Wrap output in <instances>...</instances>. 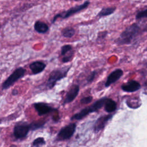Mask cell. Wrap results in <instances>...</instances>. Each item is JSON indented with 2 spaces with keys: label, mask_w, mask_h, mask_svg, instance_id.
I'll return each mask as SVG.
<instances>
[{
  "label": "cell",
  "mask_w": 147,
  "mask_h": 147,
  "mask_svg": "<svg viewBox=\"0 0 147 147\" xmlns=\"http://www.w3.org/2000/svg\"><path fill=\"white\" fill-rule=\"evenodd\" d=\"M72 51V47L70 44H65L63 45L60 48V55L62 56H64L70 52Z\"/></svg>",
  "instance_id": "obj_19"
},
{
  "label": "cell",
  "mask_w": 147,
  "mask_h": 147,
  "mask_svg": "<svg viewBox=\"0 0 147 147\" xmlns=\"http://www.w3.org/2000/svg\"><path fill=\"white\" fill-rule=\"evenodd\" d=\"M61 35L65 38H71L75 34V30L72 27H65L61 30Z\"/></svg>",
  "instance_id": "obj_18"
},
{
  "label": "cell",
  "mask_w": 147,
  "mask_h": 147,
  "mask_svg": "<svg viewBox=\"0 0 147 147\" xmlns=\"http://www.w3.org/2000/svg\"><path fill=\"white\" fill-rule=\"evenodd\" d=\"M123 75V71L122 69L120 68H117L114 70L107 76L106 81L105 83V87H109L111 84L115 83L116 82L121 79Z\"/></svg>",
  "instance_id": "obj_10"
},
{
  "label": "cell",
  "mask_w": 147,
  "mask_h": 147,
  "mask_svg": "<svg viewBox=\"0 0 147 147\" xmlns=\"http://www.w3.org/2000/svg\"><path fill=\"white\" fill-rule=\"evenodd\" d=\"M44 124H45V122H43V121H41L32 122V123L29 124L30 130H35L36 129H38L41 127Z\"/></svg>",
  "instance_id": "obj_20"
},
{
  "label": "cell",
  "mask_w": 147,
  "mask_h": 147,
  "mask_svg": "<svg viewBox=\"0 0 147 147\" xmlns=\"http://www.w3.org/2000/svg\"><path fill=\"white\" fill-rule=\"evenodd\" d=\"M34 29L38 33L45 34L49 30V26L45 22L38 20L34 24Z\"/></svg>",
  "instance_id": "obj_14"
},
{
  "label": "cell",
  "mask_w": 147,
  "mask_h": 147,
  "mask_svg": "<svg viewBox=\"0 0 147 147\" xmlns=\"http://www.w3.org/2000/svg\"><path fill=\"white\" fill-rule=\"evenodd\" d=\"M46 67V64L41 61H34L29 64V68L33 75L42 72Z\"/></svg>",
  "instance_id": "obj_13"
},
{
  "label": "cell",
  "mask_w": 147,
  "mask_h": 147,
  "mask_svg": "<svg viewBox=\"0 0 147 147\" xmlns=\"http://www.w3.org/2000/svg\"><path fill=\"white\" fill-rule=\"evenodd\" d=\"M29 130V124L25 122H20L17 123L14 126L13 129V134L16 138L20 139L26 137Z\"/></svg>",
  "instance_id": "obj_6"
},
{
  "label": "cell",
  "mask_w": 147,
  "mask_h": 147,
  "mask_svg": "<svg viewBox=\"0 0 147 147\" xmlns=\"http://www.w3.org/2000/svg\"><path fill=\"white\" fill-rule=\"evenodd\" d=\"M76 127V125L75 123H71L66 125L60 130L57 137L62 140L70 138L75 133Z\"/></svg>",
  "instance_id": "obj_7"
},
{
  "label": "cell",
  "mask_w": 147,
  "mask_h": 147,
  "mask_svg": "<svg viewBox=\"0 0 147 147\" xmlns=\"http://www.w3.org/2000/svg\"><path fill=\"white\" fill-rule=\"evenodd\" d=\"M93 99V97L92 96H86L81 98L80 102L83 105H87L90 103Z\"/></svg>",
  "instance_id": "obj_23"
},
{
  "label": "cell",
  "mask_w": 147,
  "mask_h": 147,
  "mask_svg": "<svg viewBox=\"0 0 147 147\" xmlns=\"http://www.w3.org/2000/svg\"><path fill=\"white\" fill-rule=\"evenodd\" d=\"M113 116V114H108L100 116L99 118H98L94 125V131L95 132H98L99 131L103 129L108 121L112 118Z\"/></svg>",
  "instance_id": "obj_12"
},
{
  "label": "cell",
  "mask_w": 147,
  "mask_h": 147,
  "mask_svg": "<svg viewBox=\"0 0 147 147\" xmlns=\"http://www.w3.org/2000/svg\"><path fill=\"white\" fill-rule=\"evenodd\" d=\"M80 90L79 86L77 84H74L71 86L69 90L67 91L65 98L63 102V105L71 103L77 97Z\"/></svg>",
  "instance_id": "obj_8"
},
{
  "label": "cell",
  "mask_w": 147,
  "mask_h": 147,
  "mask_svg": "<svg viewBox=\"0 0 147 147\" xmlns=\"http://www.w3.org/2000/svg\"><path fill=\"white\" fill-rule=\"evenodd\" d=\"M90 3V1H86L82 4L75 5L74 6L70 7L69 9H68L67 10H65L61 13L56 14L53 18L52 22V24L55 23V22L56 21V20L58 18H61L62 19H65V18H67L82 11L83 10H84L89 6Z\"/></svg>",
  "instance_id": "obj_4"
},
{
  "label": "cell",
  "mask_w": 147,
  "mask_h": 147,
  "mask_svg": "<svg viewBox=\"0 0 147 147\" xmlns=\"http://www.w3.org/2000/svg\"><path fill=\"white\" fill-rule=\"evenodd\" d=\"M103 107L105 111H106L107 113H111L117 110V105L115 100H114L111 98H107Z\"/></svg>",
  "instance_id": "obj_16"
},
{
  "label": "cell",
  "mask_w": 147,
  "mask_h": 147,
  "mask_svg": "<svg viewBox=\"0 0 147 147\" xmlns=\"http://www.w3.org/2000/svg\"><path fill=\"white\" fill-rule=\"evenodd\" d=\"M73 55H74V52H73V51H72L71 52H70L69 53H68V54L65 55L64 56H63L61 61L64 63H67L70 61L73 57Z\"/></svg>",
  "instance_id": "obj_22"
},
{
  "label": "cell",
  "mask_w": 147,
  "mask_h": 147,
  "mask_svg": "<svg viewBox=\"0 0 147 147\" xmlns=\"http://www.w3.org/2000/svg\"><path fill=\"white\" fill-rule=\"evenodd\" d=\"M125 102L127 106L132 109H138L142 105L141 99L139 97H131L127 98Z\"/></svg>",
  "instance_id": "obj_15"
},
{
  "label": "cell",
  "mask_w": 147,
  "mask_h": 147,
  "mask_svg": "<svg viewBox=\"0 0 147 147\" xmlns=\"http://www.w3.org/2000/svg\"><path fill=\"white\" fill-rule=\"evenodd\" d=\"M11 94H12V95H14V96H16L17 95H18V90H16V89H13V90H12Z\"/></svg>",
  "instance_id": "obj_26"
},
{
  "label": "cell",
  "mask_w": 147,
  "mask_h": 147,
  "mask_svg": "<svg viewBox=\"0 0 147 147\" xmlns=\"http://www.w3.org/2000/svg\"><path fill=\"white\" fill-rule=\"evenodd\" d=\"M115 10H116V7L114 6L103 7L98 13L97 16L99 17H103L110 16L115 11Z\"/></svg>",
  "instance_id": "obj_17"
},
{
  "label": "cell",
  "mask_w": 147,
  "mask_h": 147,
  "mask_svg": "<svg viewBox=\"0 0 147 147\" xmlns=\"http://www.w3.org/2000/svg\"><path fill=\"white\" fill-rule=\"evenodd\" d=\"M45 143L44 139L42 137H38L34 140L33 142V145L34 146H38L39 145H42Z\"/></svg>",
  "instance_id": "obj_25"
},
{
  "label": "cell",
  "mask_w": 147,
  "mask_h": 147,
  "mask_svg": "<svg viewBox=\"0 0 147 147\" xmlns=\"http://www.w3.org/2000/svg\"><path fill=\"white\" fill-rule=\"evenodd\" d=\"M121 89L126 92H134L139 90L141 88L140 83L135 80H130L121 85Z\"/></svg>",
  "instance_id": "obj_11"
},
{
  "label": "cell",
  "mask_w": 147,
  "mask_h": 147,
  "mask_svg": "<svg viewBox=\"0 0 147 147\" xmlns=\"http://www.w3.org/2000/svg\"><path fill=\"white\" fill-rule=\"evenodd\" d=\"M9 147H17V146H16V145H13H13H11Z\"/></svg>",
  "instance_id": "obj_27"
},
{
  "label": "cell",
  "mask_w": 147,
  "mask_h": 147,
  "mask_svg": "<svg viewBox=\"0 0 147 147\" xmlns=\"http://www.w3.org/2000/svg\"><path fill=\"white\" fill-rule=\"evenodd\" d=\"M71 67V65H67L52 70L49 75L48 79L46 83L47 88L49 90L52 89L57 82L65 78L67 76L68 72Z\"/></svg>",
  "instance_id": "obj_2"
},
{
  "label": "cell",
  "mask_w": 147,
  "mask_h": 147,
  "mask_svg": "<svg viewBox=\"0 0 147 147\" xmlns=\"http://www.w3.org/2000/svg\"><path fill=\"white\" fill-rule=\"evenodd\" d=\"M96 75V72L95 71H92V72L87 76V77L86 78V82H87V83H92V82L94 81V79H95V78Z\"/></svg>",
  "instance_id": "obj_24"
},
{
  "label": "cell",
  "mask_w": 147,
  "mask_h": 147,
  "mask_svg": "<svg viewBox=\"0 0 147 147\" xmlns=\"http://www.w3.org/2000/svg\"><path fill=\"white\" fill-rule=\"evenodd\" d=\"M33 106L38 115L40 116L44 115L57 110L56 109L45 102H36L33 105Z\"/></svg>",
  "instance_id": "obj_9"
},
{
  "label": "cell",
  "mask_w": 147,
  "mask_h": 147,
  "mask_svg": "<svg viewBox=\"0 0 147 147\" xmlns=\"http://www.w3.org/2000/svg\"><path fill=\"white\" fill-rule=\"evenodd\" d=\"M25 72L26 69L23 67H18L16 68L4 81L2 85V89L3 90L9 89L16 82L23 78L25 74Z\"/></svg>",
  "instance_id": "obj_5"
},
{
  "label": "cell",
  "mask_w": 147,
  "mask_h": 147,
  "mask_svg": "<svg viewBox=\"0 0 147 147\" xmlns=\"http://www.w3.org/2000/svg\"><path fill=\"white\" fill-rule=\"evenodd\" d=\"M147 9H145L138 11L136 15V18L137 20H141L142 18H146L147 17Z\"/></svg>",
  "instance_id": "obj_21"
},
{
  "label": "cell",
  "mask_w": 147,
  "mask_h": 147,
  "mask_svg": "<svg viewBox=\"0 0 147 147\" xmlns=\"http://www.w3.org/2000/svg\"><path fill=\"white\" fill-rule=\"evenodd\" d=\"M107 98V96H103L95 101L91 105L86 107L85 108L81 110L79 112L73 115V116L71 118V119L80 120L86 117L88 114L98 111L99 109L104 106Z\"/></svg>",
  "instance_id": "obj_3"
},
{
  "label": "cell",
  "mask_w": 147,
  "mask_h": 147,
  "mask_svg": "<svg viewBox=\"0 0 147 147\" xmlns=\"http://www.w3.org/2000/svg\"><path fill=\"white\" fill-rule=\"evenodd\" d=\"M141 28L137 23H133L127 26L115 40V42L118 45H129L135 40L140 33Z\"/></svg>",
  "instance_id": "obj_1"
}]
</instances>
